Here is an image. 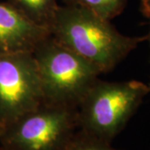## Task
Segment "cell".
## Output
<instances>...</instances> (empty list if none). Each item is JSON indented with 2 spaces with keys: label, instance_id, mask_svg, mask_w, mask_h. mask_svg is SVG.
<instances>
[{
  "label": "cell",
  "instance_id": "6da1fadb",
  "mask_svg": "<svg viewBox=\"0 0 150 150\" xmlns=\"http://www.w3.org/2000/svg\"><path fill=\"white\" fill-rule=\"evenodd\" d=\"M48 31L56 41L91 63L101 74L111 72L147 41V36L124 35L109 20L70 4L59 6Z\"/></svg>",
  "mask_w": 150,
  "mask_h": 150
},
{
  "label": "cell",
  "instance_id": "7a4b0ae2",
  "mask_svg": "<svg viewBox=\"0 0 150 150\" xmlns=\"http://www.w3.org/2000/svg\"><path fill=\"white\" fill-rule=\"evenodd\" d=\"M149 94L150 84L142 81L98 78L78 105L79 129L112 144Z\"/></svg>",
  "mask_w": 150,
  "mask_h": 150
},
{
  "label": "cell",
  "instance_id": "3957f363",
  "mask_svg": "<svg viewBox=\"0 0 150 150\" xmlns=\"http://www.w3.org/2000/svg\"><path fill=\"white\" fill-rule=\"evenodd\" d=\"M37 64L43 103L77 108L102 74L94 65L48 35L32 52Z\"/></svg>",
  "mask_w": 150,
  "mask_h": 150
},
{
  "label": "cell",
  "instance_id": "277c9868",
  "mask_svg": "<svg viewBox=\"0 0 150 150\" xmlns=\"http://www.w3.org/2000/svg\"><path fill=\"white\" fill-rule=\"evenodd\" d=\"M79 129L78 108L43 103L0 132L5 150H61Z\"/></svg>",
  "mask_w": 150,
  "mask_h": 150
},
{
  "label": "cell",
  "instance_id": "5b68a950",
  "mask_svg": "<svg viewBox=\"0 0 150 150\" xmlns=\"http://www.w3.org/2000/svg\"><path fill=\"white\" fill-rule=\"evenodd\" d=\"M43 103L42 83L30 52L0 55V132Z\"/></svg>",
  "mask_w": 150,
  "mask_h": 150
},
{
  "label": "cell",
  "instance_id": "8992f818",
  "mask_svg": "<svg viewBox=\"0 0 150 150\" xmlns=\"http://www.w3.org/2000/svg\"><path fill=\"white\" fill-rule=\"evenodd\" d=\"M48 35L47 28L29 21L8 2H0V55L32 53Z\"/></svg>",
  "mask_w": 150,
  "mask_h": 150
},
{
  "label": "cell",
  "instance_id": "52a82bcc",
  "mask_svg": "<svg viewBox=\"0 0 150 150\" xmlns=\"http://www.w3.org/2000/svg\"><path fill=\"white\" fill-rule=\"evenodd\" d=\"M22 15L48 30L59 8L57 0H6Z\"/></svg>",
  "mask_w": 150,
  "mask_h": 150
},
{
  "label": "cell",
  "instance_id": "ba28073f",
  "mask_svg": "<svg viewBox=\"0 0 150 150\" xmlns=\"http://www.w3.org/2000/svg\"><path fill=\"white\" fill-rule=\"evenodd\" d=\"M64 3L65 4L84 8L103 18L111 21L123 13L128 0H64Z\"/></svg>",
  "mask_w": 150,
  "mask_h": 150
},
{
  "label": "cell",
  "instance_id": "9c48e42d",
  "mask_svg": "<svg viewBox=\"0 0 150 150\" xmlns=\"http://www.w3.org/2000/svg\"><path fill=\"white\" fill-rule=\"evenodd\" d=\"M61 150H123L113 148L111 144L78 129L69 143Z\"/></svg>",
  "mask_w": 150,
  "mask_h": 150
},
{
  "label": "cell",
  "instance_id": "30bf717a",
  "mask_svg": "<svg viewBox=\"0 0 150 150\" xmlns=\"http://www.w3.org/2000/svg\"><path fill=\"white\" fill-rule=\"evenodd\" d=\"M140 10L149 23V33L146 36H147V41H149L150 45V0H141L140 1Z\"/></svg>",
  "mask_w": 150,
  "mask_h": 150
},
{
  "label": "cell",
  "instance_id": "8fae6325",
  "mask_svg": "<svg viewBox=\"0 0 150 150\" xmlns=\"http://www.w3.org/2000/svg\"><path fill=\"white\" fill-rule=\"evenodd\" d=\"M0 150H5V149H3V148H2V147L0 146Z\"/></svg>",
  "mask_w": 150,
  "mask_h": 150
}]
</instances>
